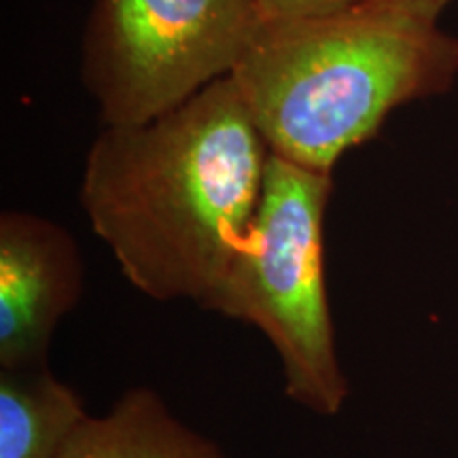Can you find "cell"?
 Listing matches in <instances>:
<instances>
[{"instance_id": "obj_1", "label": "cell", "mask_w": 458, "mask_h": 458, "mask_svg": "<svg viewBox=\"0 0 458 458\" xmlns=\"http://www.w3.org/2000/svg\"><path fill=\"white\" fill-rule=\"evenodd\" d=\"M267 159L225 77L148 122L106 125L85 159L81 206L134 289L202 308L253 221Z\"/></svg>"}, {"instance_id": "obj_2", "label": "cell", "mask_w": 458, "mask_h": 458, "mask_svg": "<svg viewBox=\"0 0 458 458\" xmlns=\"http://www.w3.org/2000/svg\"><path fill=\"white\" fill-rule=\"evenodd\" d=\"M229 77L272 156L334 174L393 111L454 85L458 38L368 4L261 17Z\"/></svg>"}, {"instance_id": "obj_3", "label": "cell", "mask_w": 458, "mask_h": 458, "mask_svg": "<svg viewBox=\"0 0 458 458\" xmlns=\"http://www.w3.org/2000/svg\"><path fill=\"white\" fill-rule=\"evenodd\" d=\"M331 193V174L270 153L253 221L202 303L259 329L283 365L286 397L325 418L340 414L351 394L325 284L323 223Z\"/></svg>"}, {"instance_id": "obj_4", "label": "cell", "mask_w": 458, "mask_h": 458, "mask_svg": "<svg viewBox=\"0 0 458 458\" xmlns=\"http://www.w3.org/2000/svg\"><path fill=\"white\" fill-rule=\"evenodd\" d=\"M259 21L257 0H94L81 72L100 119L148 122L229 77Z\"/></svg>"}, {"instance_id": "obj_5", "label": "cell", "mask_w": 458, "mask_h": 458, "mask_svg": "<svg viewBox=\"0 0 458 458\" xmlns=\"http://www.w3.org/2000/svg\"><path fill=\"white\" fill-rule=\"evenodd\" d=\"M83 291L79 244L57 223L0 215V369L47 363L55 327Z\"/></svg>"}, {"instance_id": "obj_6", "label": "cell", "mask_w": 458, "mask_h": 458, "mask_svg": "<svg viewBox=\"0 0 458 458\" xmlns=\"http://www.w3.org/2000/svg\"><path fill=\"white\" fill-rule=\"evenodd\" d=\"M55 458H227L193 431L153 388L125 391L105 416H88Z\"/></svg>"}, {"instance_id": "obj_7", "label": "cell", "mask_w": 458, "mask_h": 458, "mask_svg": "<svg viewBox=\"0 0 458 458\" xmlns=\"http://www.w3.org/2000/svg\"><path fill=\"white\" fill-rule=\"evenodd\" d=\"M89 414L49 365L0 369V458H55Z\"/></svg>"}, {"instance_id": "obj_8", "label": "cell", "mask_w": 458, "mask_h": 458, "mask_svg": "<svg viewBox=\"0 0 458 458\" xmlns=\"http://www.w3.org/2000/svg\"><path fill=\"white\" fill-rule=\"evenodd\" d=\"M261 17L320 15L354 7L360 0H257Z\"/></svg>"}, {"instance_id": "obj_9", "label": "cell", "mask_w": 458, "mask_h": 458, "mask_svg": "<svg viewBox=\"0 0 458 458\" xmlns=\"http://www.w3.org/2000/svg\"><path fill=\"white\" fill-rule=\"evenodd\" d=\"M454 0H360L359 4H368L374 9H385L393 11V13L410 15L416 20H427V21H437L442 11Z\"/></svg>"}]
</instances>
